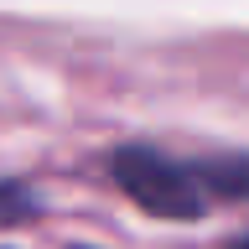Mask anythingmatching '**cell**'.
<instances>
[{
  "mask_svg": "<svg viewBox=\"0 0 249 249\" xmlns=\"http://www.w3.org/2000/svg\"><path fill=\"white\" fill-rule=\"evenodd\" d=\"M109 177L156 218H202V208H208V187H202L197 166H187L156 145L109 151Z\"/></svg>",
  "mask_w": 249,
  "mask_h": 249,
  "instance_id": "1",
  "label": "cell"
},
{
  "mask_svg": "<svg viewBox=\"0 0 249 249\" xmlns=\"http://www.w3.org/2000/svg\"><path fill=\"white\" fill-rule=\"evenodd\" d=\"M197 177L208 187V197L249 202V156H208V161H197Z\"/></svg>",
  "mask_w": 249,
  "mask_h": 249,
  "instance_id": "2",
  "label": "cell"
},
{
  "mask_svg": "<svg viewBox=\"0 0 249 249\" xmlns=\"http://www.w3.org/2000/svg\"><path fill=\"white\" fill-rule=\"evenodd\" d=\"M36 208V192H26V187H16V182H0V218H21Z\"/></svg>",
  "mask_w": 249,
  "mask_h": 249,
  "instance_id": "3",
  "label": "cell"
},
{
  "mask_svg": "<svg viewBox=\"0 0 249 249\" xmlns=\"http://www.w3.org/2000/svg\"><path fill=\"white\" fill-rule=\"evenodd\" d=\"M233 249H249V239H239V244H233Z\"/></svg>",
  "mask_w": 249,
  "mask_h": 249,
  "instance_id": "4",
  "label": "cell"
}]
</instances>
